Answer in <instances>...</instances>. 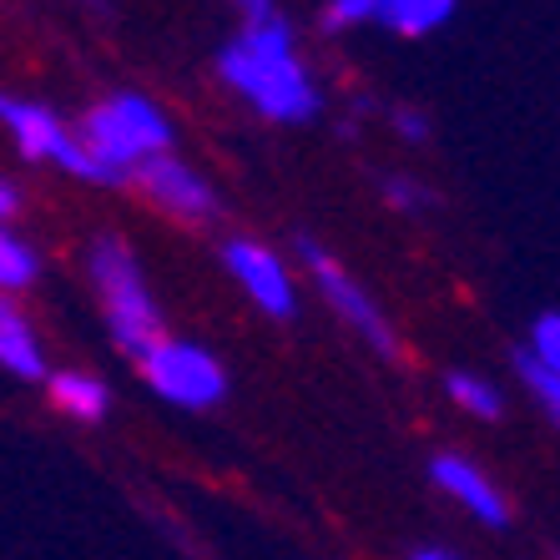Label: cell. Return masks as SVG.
Here are the masks:
<instances>
[{
	"instance_id": "1",
	"label": "cell",
	"mask_w": 560,
	"mask_h": 560,
	"mask_svg": "<svg viewBox=\"0 0 560 560\" xmlns=\"http://www.w3.org/2000/svg\"><path fill=\"white\" fill-rule=\"evenodd\" d=\"M218 77L233 86L243 102L258 112L262 121H313L324 112V92L308 77L299 46H293V26L283 15H262V21H243L237 36L218 51Z\"/></svg>"
},
{
	"instance_id": "2",
	"label": "cell",
	"mask_w": 560,
	"mask_h": 560,
	"mask_svg": "<svg viewBox=\"0 0 560 560\" xmlns=\"http://www.w3.org/2000/svg\"><path fill=\"white\" fill-rule=\"evenodd\" d=\"M86 278H92L96 299H102L106 328H112L117 349L142 364L147 353L167 339V334H162V303L152 299L137 253L112 233L92 237V248H86Z\"/></svg>"
},
{
	"instance_id": "3",
	"label": "cell",
	"mask_w": 560,
	"mask_h": 560,
	"mask_svg": "<svg viewBox=\"0 0 560 560\" xmlns=\"http://www.w3.org/2000/svg\"><path fill=\"white\" fill-rule=\"evenodd\" d=\"M77 137L117 183H127L147 156L172 152V137H177V131H172L167 112H162L152 96L112 92L77 121Z\"/></svg>"
},
{
	"instance_id": "4",
	"label": "cell",
	"mask_w": 560,
	"mask_h": 560,
	"mask_svg": "<svg viewBox=\"0 0 560 560\" xmlns=\"http://www.w3.org/2000/svg\"><path fill=\"white\" fill-rule=\"evenodd\" d=\"M0 127L11 131L15 152L26 156V162H51V167H61L66 177H81V183H96V187L117 183V177H112V172H106L102 162L81 147L77 127H66L51 106L0 92Z\"/></svg>"
},
{
	"instance_id": "5",
	"label": "cell",
	"mask_w": 560,
	"mask_h": 560,
	"mask_svg": "<svg viewBox=\"0 0 560 560\" xmlns=\"http://www.w3.org/2000/svg\"><path fill=\"white\" fill-rule=\"evenodd\" d=\"M293 253H299V262L308 268V278L318 283V293L328 299V308L339 313L343 324L359 334V339L369 343V349L378 353V359H399V339H394V324L384 318V308L374 303V293H369L359 278L343 268L339 258L328 248H318L308 233H299L293 237Z\"/></svg>"
},
{
	"instance_id": "6",
	"label": "cell",
	"mask_w": 560,
	"mask_h": 560,
	"mask_svg": "<svg viewBox=\"0 0 560 560\" xmlns=\"http://www.w3.org/2000/svg\"><path fill=\"white\" fill-rule=\"evenodd\" d=\"M137 369H142L147 389L177 409H212L228 399V369L202 343L162 339Z\"/></svg>"
},
{
	"instance_id": "7",
	"label": "cell",
	"mask_w": 560,
	"mask_h": 560,
	"mask_svg": "<svg viewBox=\"0 0 560 560\" xmlns=\"http://www.w3.org/2000/svg\"><path fill=\"white\" fill-rule=\"evenodd\" d=\"M131 183L142 187L152 208H162L167 218H177V222H192V228L212 222L218 218V208H222L208 177H202L197 167H187L183 156H172V152L147 156L142 167L131 172Z\"/></svg>"
},
{
	"instance_id": "8",
	"label": "cell",
	"mask_w": 560,
	"mask_h": 560,
	"mask_svg": "<svg viewBox=\"0 0 560 560\" xmlns=\"http://www.w3.org/2000/svg\"><path fill=\"white\" fill-rule=\"evenodd\" d=\"M222 268L233 273V283L258 303L268 318H293L299 313V288H293V273L283 268L268 243L258 237H222Z\"/></svg>"
},
{
	"instance_id": "9",
	"label": "cell",
	"mask_w": 560,
	"mask_h": 560,
	"mask_svg": "<svg viewBox=\"0 0 560 560\" xmlns=\"http://www.w3.org/2000/svg\"><path fill=\"white\" fill-rule=\"evenodd\" d=\"M430 480L440 485L450 500H459V505L475 515V521H485L490 530H505L510 525V500L495 490V480L485 475L475 459H465V455H434L430 459Z\"/></svg>"
},
{
	"instance_id": "10",
	"label": "cell",
	"mask_w": 560,
	"mask_h": 560,
	"mask_svg": "<svg viewBox=\"0 0 560 560\" xmlns=\"http://www.w3.org/2000/svg\"><path fill=\"white\" fill-rule=\"evenodd\" d=\"M0 369L26 378V384H40V378L51 374L36 328L26 324V313L15 308V299H5V293H0Z\"/></svg>"
},
{
	"instance_id": "11",
	"label": "cell",
	"mask_w": 560,
	"mask_h": 560,
	"mask_svg": "<svg viewBox=\"0 0 560 560\" xmlns=\"http://www.w3.org/2000/svg\"><path fill=\"white\" fill-rule=\"evenodd\" d=\"M46 394H51V405L61 409L66 419H77V424H102L112 415V389H106L96 374H81V369H56L46 374Z\"/></svg>"
},
{
	"instance_id": "12",
	"label": "cell",
	"mask_w": 560,
	"mask_h": 560,
	"mask_svg": "<svg viewBox=\"0 0 560 560\" xmlns=\"http://www.w3.org/2000/svg\"><path fill=\"white\" fill-rule=\"evenodd\" d=\"M459 0H384V15H378V26H389L394 36H430L440 31L450 15H455Z\"/></svg>"
},
{
	"instance_id": "13",
	"label": "cell",
	"mask_w": 560,
	"mask_h": 560,
	"mask_svg": "<svg viewBox=\"0 0 560 560\" xmlns=\"http://www.w3.org/2000/svg\"><path fill=\"white\" fill-rule=\"evenodd\" d=\"M444 394H450V399H455L465 415L485 419V424L505 419V394H500L490 378L469 374V369H450V374H444Z\"/></svg>"
},
{
	"instance_id": "14",
	"label": "cell",
	"mask_w": 560,
	"mask_h": 560,
	"mask_svg": "<svg viewBox=\"0 0 560 560\" xmlns=\"http://www.w3.org/2000/svg\"><path fill=\"white\" fill-rule=\"evenodd\" d=\"M36 278H40V253L31 248L21 233L0 228V293H5V299H11V293H26Z\"/></svg>"
},
{
	"instance_id": "15",
	"label": "cell",
	"mask_w": 560,
	"mask_h": 560,
	"mask_svg": "<svg viewBox=\"0 0 560 560\" xmlns=\"http://www.w3.org/2000/svg\"><path fill=\"white\" fill-rule=\"evenodd\" d=\"M515 374H521V384L530 389V399L550 415V424H560V374L556 369H546L540 359H535L530 349H515Z\"/></svg>"
},
{
	"instance_id": "16",
	"label": "cell",
	"mask_w": 560,
	"mask_h": 560,
	"mask_svg": "<svg viewBox=\"0 0 560 560\" xmlns=\"http://www.w3.org/2000/svg\"><path fill=\"white\" fill-rule=\"evenodd\" d=\"M384 15V0H328L318 26L324 31H349V26H364V21H378Z\"/></svg>"
},
{
	"instance_id": "17",
	"label": "cell",
	"mask_w": 560,
	"mask_h": 560,
	"mask_svg": "<svg viewBox=\"0 0 560 560\" xmlns=\"http://www.w3.org/2000/svg\"><path fill=\"white\" fill-rule=\"evenodd\" d=\"M530 353L546 369H556V374H560V308H546L530 324Z\"/></svg>"
},
{
	"instance_id": "18",
	"label": "cell",
	"mask_w": 560,
	"mask_h": 560,
	"mask_svg": "<svg viewBox=\"0 0 560 560\" xmlns=\"http://www.w3.org/2000/svg\"><path fill=\"white\" fill-rule=\"evenodd\" d=\"M384 202L389 208H399V212H424V208H434V192L424 183H415V177H384Z\"/></svg>"
},
{
	"instance_id": "19",
	"label": "cell",
	"mask_w": 560,
	"mask_h": 560,
	"mask_svg": "<svg viewBox=\"0 0 560 560\" xmlns=\"http://www.w3.org/2000/svg\"><path fill=\"white\" fill-rule=\"evenodd\" d=\"M394 131L415 147L430 142V121H424V112H415V106H394Z\"/></svg>"
},
{
	"instance_id": "20",
	"label": "cell",
	"mask_w": 560,
	"mask_h": 560,
	"mask_svg": "<svg viewBox=\"0 0 560 560\" xmlns=\"http://www.w3.org/2000/svg\"><path fill=\"white\" fill-rule=\"evenodd\" d=\"M15 212H21V187H15L11 177H0V228H5Z\"/></svg>"
},
{
	"instance_id": "21",
	"label": "cell",
	"mask_w": 560,
	"mask_h": 560,
	"mask_svg": "<svg viewBox=\"0 0 560 560\" xmlns=\"http://www.w3.org/2000/svg\"><path fill=\"white\" fill-rule=\"evenodd\" d=\"M409 560H459L455 550H444V546H415L409 550Z\"/></svg>"
},
{
	"instance_id": "22",
	"label": "cell",
	"mask_w": 560,
	"mask_h": 560,
	"mask_svg": "<svg viewBox=\"0 0 560 560\" xmlns=\"http://www.w3.org/2000/svg\"><path fill=\"white\" fill-rule=\"evenodd\" d=\"M237 5H243V15H248V21H262V15H273V0H237Z\"/></svg>"
},
{
	"instance_id": "23",
	"label": "cell",
	"mask_w": 560,
	"mask_h": 560,
	"mask_svg": "<svg viewBox=\"0 0 560 560\" xmlns=\"http://www.w3.org/2000/svg\"><path fill=\"white\" fill-rule=\"evenodd\" d=\"M556 560H560V556H556Z\"/></svg>"
}]
</instances>
